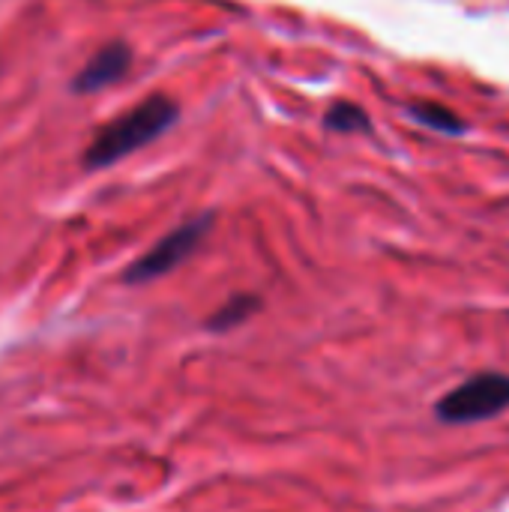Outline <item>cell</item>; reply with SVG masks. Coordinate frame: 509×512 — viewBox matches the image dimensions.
Listing matches in <instances>:
<instances>
[{
	"label": "cell",
	"mask_w": 509,
	"mask_h": 512,
	"mask_svg": "<svg viewBox=\"0 0 509 512\" xmlns=\"http://www.w3.org/2000/svg\"><path fill=\"white\" fill-rule=\"evenodd\" d=\"M177 120V102L156 93L144 102H138L135 108L123 111L120 117H114L105 129H99V135L90 141L87 153H84V165L87 168H108L126 156H132L135 150L147 147L150 141H156L165 129H171Z\"/></svg>",
	"instance_id": "obj_1"
},
{
	"label": "cell",
	"mask_w": 509,
	"mask_h": 512,
	"mask_svg": "<svg viewBox=\"0 0 509 512\" xmlns=\"http://www.w3.org/2000/svg\"><path fill=\"white\" fill-rule=\"evenodd\" d=\"M504 411H509V375L504 372H480L444 393L435 405V417L444 426L495 420Z\"/></svg>",
	"instance_id": "obj_2"
},
{
	"label": "cell",
	"mask_w": 509,
	"mask_h": 512,
	"mask_svg": "<svg viewBox=\"0 0 509 512\" xmlns=\"http://www.w3.org/2000/svg\"><path fill=\"white\" fill-rule=\"evenodd\" d=\"M213 228V216H201V219H192L180 228H174L171 234H165L153 249H147L129 270H126V282L129 285H144V282H153L171 270H177L198 246L201 240L207 237V231Z\"/></svg>",
	"instance_id": "obj_3"
},
{
	"label": "cell",
	"mask_w": 509,
	"mask_h": 512,
	"mask_svg": "<svg viewBox=\"0 0 509 512\" xmlns=\"http://www.w3.org/2000/svg\"><path fill=\"white\" fill-rule=\"evenodd\" d=\"M129 66H132V51H129V45L111 42V45L99 48V51L81 66V72H78L75 81H72V90L81 93V96L96 93V90H105V87L117 84V81L129 72Z\"/></svg>",
	"instance_id": "obj_4"
},
{
	"label": "cell",
	"mask_w": 509,
	"mask_h": 512,
	"mask_svg": "<svg viewBox=\"0 0 509 512\" xmlns=\"http://www.w3.org/2000/svg\"><path fill=\"white\" fill-rule=\"evenodd\" d=\"M408 117L441 132V135H465L468 132V123L447 105L441 102H429V99H420V102H411L408 105Z\"/></svg>",
	"instance_id": "obj_5"
},
{
	"label": "cell",
	"mask_w": 509,
	"mask_h": 512,
	"mask_svg": "<svg viewBox=\"0 0 509 512\" xmlns=\"http://www.w3.org/2000/svg\"><path fill=\"white\" fill-rule=\"evenodd\" d=\"M258 297L252 294H237L231 297L225 306L216 309V315L210 318V330H231V327H240L243 321H249L255 312H258Z\"/></svg>",
	"instance_id": "obj_6"
},
{
	"label": "cell",
	"mask_w": 509,
	"mask_h": 512,
	"mask_svg": "<svg viewBox=\"0 0 509 512\" xmlns=\"http://www.w3.org/2000/svg\"><path fill=\"white\" fill-rule=\"evenodd\" d=\"M327 129H336V132H366L372 123H369V114L354 105V102H336L327 117H324Z\"/></svg>",
	"instance_id": "obj_7"
}]
</instances>
